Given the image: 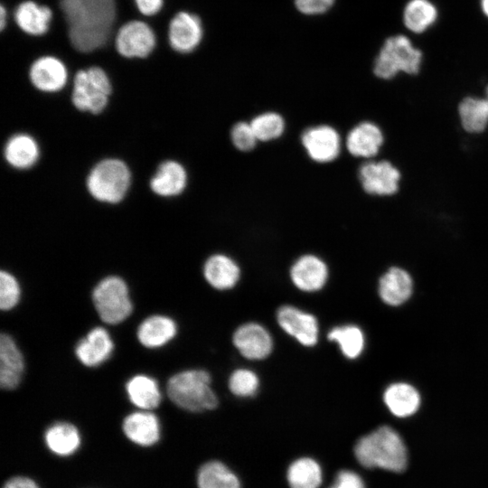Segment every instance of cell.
Returning <instances> with one entry per match:
<instances>
[{
	"label": "cell",
	"mask_w": 488,
	"mask_h": 488,
	"mask_svg": "<svg viewBox=\"0 0 488 488\" xmlns=\"http://www.w3.org/2000/svg\"><path fill=\"white\" fill-rule=\"evenodd\" d=\"M69 45L88 55L107 48L118 21L117 0H57Z\"/></svg>",
	"instance_id": "obj_1"
},
{
	"label": "cell",
	"mask_w": 488,
	"mask_h": 488,
	"mask_svg": "<svg viewBox=\"0 0 488 488\" xmlns=\"http://www.w3.org/2000/svg\"><path fill=\"white\" fill-rule=\"evenodd\" d=\"M354 454L358 462L367 468L400 473L408 464L407 448L401 436L388 426L361 437L354 446Z\"/></svg>",
	"instance_id": "obj_2"
},
{
	"label": "cell",
	"mask_w": 488,
	"mask_h": 488,
	"mask_svg": "<svg viewBox=\"0 0 488 488\" xmlns=\"http://www.w3.org/2000/svg\"><path fill=\"white\" fill-rule=\"evenodd\" d=\"M167 394L176 406L192 412L211 410L218 405L211 388V375L204 370H187L173 375L167 383Z\"/></svg>",
	"instance_id": "obj_3"
},
{
	"label": "cell",
	"mask_w": 488,
	"mask_h": 488,
	"mask_svg": "<svg viewBox=\"0 0 488 488\" xmlns=\"http://www.w3.org/2000/svg\"><path fill=\"white\" fill-rule=\"evenodd\" d=\"M131 173L126 163L116 158L99 162L87 177V189L97 201L117 203L126 196Z\"/></svg>",
	"instance_id": "obj_4"
},
{
	"label": "cell",
	"mask_w": 488,
	"mask_h": 488,
	"mask_svg": "<svg viewBox=\"0 0 488 488\" xmlns=\"http://www.w3.org/2000/svg\"><path fill=\"white\" fill-rule=\"evenodd\" d=\"M112 84L108 72L100 66L80 69L73 76L71 101L80 111L99 114L108 104Z\"/></svg>",
	"instance_id": "obj_5"
},
{
	"label": "cell",
	"mask_w": 488,
	"mask_h": 488,
	"mask_svg": "<svg viewBox=\"0 0 488 488\" xmlns=\"http://www.w3.org/2000/svg\"><path fill=\"white\" fill-rule=\"evenodd\" d=\"M422 61V52L405 35L390 36L384 42L374 65V74L389 80L399 72L417 74Z\"/></svg>",
	"instance_id": "obj_6"
},
{
	"label": "cell",
	"mask_w": 488,
	"mask_h": 488,
	"mask_svg": "<svg viewBox=\"0 0 488 488\" xmlns=\"http://www.w3.org/2000/svg\"><path fill=\"white\" fill-rule=\"evenodd\" d=\"M92 299L99 316L106 324H119L133 310L128 287L119 277L110 276L102 279L95 286Z\"/></svg>",
	"instance_id": "obj_7"
},
{
	"label": "cell",
	"mask_w": 488,
	"mask_h": 488,
	"mask_svg": "<svg viewBox=\"0 0 488 488\" xmlns=\"http://www.w3.org/2000/svg\"><path fill=\"white\" fill-rule=\"evenodd\" d=\"M156 45V33L152 26L138 19L122 23L114 36L115 51L127 60L146 59L154 52Z\"/></svg>",
	"instance_id": "obj_8"
},
{
	"label": "cell",
	"mask_w": 488,
	"mask_h": 488,
	"mask_svg": "<svg viewBox=\"0 0 488 488\" xmlns=\"http://www.w3.org/2000/svg\"><path fill=\"white\" fill-rule=\"evenodd\" d=\"M203 27L201 18L187 11H179L170 19L167 26V42L177 53L192 52L201 43Z\"/></svg>",
	"instance_id": "obj_9"
},
{
	"label": "cell",
	"mask_w": 488,
	"mask_h": 488,
	"mask_svg": "<svg viewBox=\"0 0 488 488\" xmlns=\"http://www.w3.org/2000/svg\"><path fill=\"white\" fill-rule=\"evenodd\" d=\"M68 77L66 64L54 55L39 56L32 61L28 70L32 85L45 93L61 90L67 84Z\"/></svg>",
	"instance_id": "obj_10"
},
{
	"label": "cell",
	"mask_w": 488,
	"mask_h": 488,
	"mask_svg": "<svg viewBox=\"0 0 488 488\" xmlns=\"http://www.w3.org/2000/svg\"><path fill=\"white\" fill-rule=\"evenodd\" d=\"M301 140L309 157L317 163L332 162L339 155L340 136L330 126L309 127L304 131Z\"/></svg>",
	"instance_id": "obj_11"
},
{
	"label": "cell",
	"mask_w": 488,
	"mask_h": 488,
	"mask_svg": "<svg viewBox=\"0 0 488 488\" xmlns=\"http://www.w3.org/2000/svg\"><path fill=\"white\" fill-rule=\"evenodd\" d=\"M359 178L367 193L391 195L398 191L400 173L388 161L370 162L361 165Z\"/></svg>",
	"instance_id": "obj_12"
},
{
	"label": "cell",
	"mask_w": 488,
	"mask_h": 488,
	"mask_svg": "<svg viewBox=\"0 0 488 488\" xmlns=\"http://www.w3.org/2000/svg\"><path fill=\"white\" fill-rule=\"evenodd\" d=\"M279 326L302 345L314 346L318 340L316 318L292 305H283L277 313Z\"/></svg>",
	"instance_id": "obj_13"
},
{
	"label": "cell",
	"mask_w": 488,
	"mask_h": 488,
	"mask_svg": "<svg viewBox=\"0 0 488 488\" xmlns=\"http://www.w3.org/2000/svg\"><path fill=\"white\" fill-rule=\"evenodd\" d=\"M54 13L48 5L34 0L18 3L13 12V19L18 29L32 37H42L51 28Z\"/></svg>",
	"instance_id": "obj_14"
},
{
	"label": "cell",
	"mask_w": 488,
	"mask_h": 488,
	"mask_svg": "<svg viewBox=\"0 0 488 488\" xmlns=\"http://www.w3.org/2000/svg\"><path fill=\"white\" fill-rule=\"evenodd\" d=\"M233 343L239 352L249 360L265 359L273 349V341L269 333L256 323L240 325L234 332Z\"/></svg>",
	"instance_id": "obj_15"
},
{
	"label": "cell",
	"mask_w": 488,
	"mask_h": 488,
	"mask_svg": "<svg viewBox=\"0 0 488 488\" xmlns=\"http://www.w3.org/2000/svg\"><path fill=\"white\" fill-rule=\"evenodd\" d=\"M294 285L305 292H314L321 289L326 283L328 268L326 264L318 257L311 254L300 257L290 270Z\"/></svg>",
	"instance_id": "obj_16"
},
{
	"label": "cell",
	"mask_w": 488,
	"mask_h": 488,
	"mask_svg": "<svg viewBox=\"0 0 488 488\" xmlns=\"http://www.w3.org/2000/svg\"><path fill=\"white\" fill-rule=\"evenodd\" d=\"M114 349L109 333L102 327L90 330L75 348L79 361L88 367H95L108 359Z\"/></svg>",
	"instance_id": "obj_17"
},
{
	"label": "cell",
	"mask_w": 488,
	"mask_h": 488,
	"mask_svg": "<svg viewBox=\"0 0 488 488\" xmlns=\"http://www.w3.org/2000/svg\"><path fill=\"white\" fill-rule=\"evenodd\" d=\"M24 361L14 339L3 333L0 336V386L6 390L14 389L20 383Z\"/></svg>",
	"instance_id": "obj_18"
},
{
	"label": "cell",
	"mask_w": 488,
	"mask_h": 488,
	"mask_svg": "<svg viewBox=\"0 0 488 488\" xmlns=\"http://www.w3.org/2000/svg\"><path fill=\"white\" fill-rule=\"evenodd\" d=\"M123 431L129 440L142 446H150L160 438V424L150 411H136L123 421Z\"/></svg>",
	"instance_id": "obj_19"
},
{
	"label": "cell",
	"mask_w": 488,
	"mask_h": 488,
	"mask_svg": "<svg viewBox=\"0 0 488 488\" xmlns=\"http://www.w3.org/2000/svg\"><path fill=\"white\" fill-rule=\"evenodd\" d=\"M187 173L178 162L162 163L150 180V188L157 195L172 197L180 194L186 187Z\"/></svg>",
	"instance_id": "obj_20"
},
{
	"label": "cell",
	"mask_w": 488,
	"mask_h": 488,
	"mask_svg": "<svg viewBox=\"0 0 488 488\" xmlns=\"http://www.w3.org/2000/svg\"><path fill=\"white\" fill-rule=\"evenodd\" d=\"M382 143L380 129L371 122H362L354 127L346 139L348 151L352 155L366 158L377 155Z\"/></svg>",
	"instance_id": "obj_21"
},
{
	"label": "cell",
	"mask_w": 488,
	"mask_h": 488,
	"mask_svg": "<svg viewBox=\"0 0 488 488\" xmlns=\"http://www.w3.org/2000/svg\"><path fill=\"white\" fill-rule=\"evenodd\" d=\"M413 283L409 274L397 267H390L379 281V294L383 302L399 305L406 302L412 293Z\"/></svg>",
	"instance_id": "obj_22"
},
{
	"label": "cell",
	"mask_w": 488,
	"mask_h": 488,
	"mask_svg": "<svg viewBox=\"0 0 488 488\" xmlns=\"http://www.w3.org/2000/svg\"><path fill=\"white\" fill-rule=\"evenodd\" d=\"M203 275L212 287L224 290L233 287L238 283L240 270L237 263L230 257L215 254L206 260Z\"/></svg>",
	"instance_id": "obj_23"
},
{
	"label": "cell",
	"mask_w": 488,
	"mask_h": 488,
	"mask_svg": "<svg viewBox=\"0 0 488 488\" xmlns=\"http://www.w3.org/2000/svg\"><path fill=\"white\" fill-rule=\"evenodd\" d=\"M177 333L175 322L168 316L152 315L145 319L137 329V338L147 348H158L170 342Z\"/></svg>",
	"instance_id": "obj_24"
},
{
	"label": "cell",
	"mask_w": 488,
	"mask_h": 488,
	"mask_svg": "<svg viewBox=\"0 0 488 488\" xmlns=\"http://www.w3.org/2000/svg\"><path fill=\"white\" fill-rule=\"evenodd\" d=\"M40 150L36 140L27 134H16L6 142L4 155L6 162L16 169H28L39 158Z\"/></svg>",
	"instance_id": "obj_25"
},
{
	"label": "cell",
	"mask_w": 488,
	"mask_h": 488,
	"mask_svg": "<svg viewBox=\"0 0 488 488\" xmlns=\"http://www.w3.org/2000/svg\"><path fill=\"white\" fill-rule=\"evenodd\" d=\"M383 399L390 412L399 418L411 416L420 404L419 393L408 383L391 384L386 389Z\"/></svg>",
	"instance_id": "obj_26"
},
{
	"label": "cell",
	"mask_w": 488,
	"mask_h": 488,
	"mask_svg": "<svg viewBox=\"0 0 488 488\" xmlns=\"http://www.w3.org/2000/svg\"><path fill=\"white\" fill-rule=\"evenodd\" d=\"M129 400L137 408L150 410L157 408L162 395L157 382L147 375H136L126 384Z\"/></svg>",
	"instance_id": "obj_27"
},
{
	"label": "cell",
	"mask_w": 488,
	"mask_h": 488,
	"mask_svg": "<svg viewBox=\"0 0 488 488\" xmlns=\"http://www.w3.org/2000/svg\"><path fill=\"white\" fill-rule=\"evenodd\" d=\"M47 447L55 455H70L80 445V436L75 426L68 422L52 425L44 435Z\"/></svg>",
	"instance_id": "obj_28"
},
{
	"label": "cell",
	"mask_w": 488,
	"mask_h": 488,
	"mask_svg": "<svg viewBox=\"0 0 488 488\" xmlns=\"http://www.w3.org/2000/svg\"><path fill=\"white\" fill-rule=\"evenodd\" d=\"M437 10L429 0H409L403 12L405 26L412 33H421L436 20Z\"/></svg>",
	"instance_id": "obj_29"
},
{
	"label": "cell",
	"mask_w": 488,
	"mask_h": 488,
	"mask_svg": "<svg viewBox=\"0 0 488 488\" xmlns=\"http://www.w3.org/2000/svg\"><path fill=\"white\" fill-rule=\"evenodd\" d=\"M463 127L469 133L483 132L488 124V104L485 99L467 97L458 107Z\"/></svg>",
	"instance_id": "obj_30"
},
{
	"label": "cell",
	"mask_w": 488,
	"mask_h": 488,
	"mask_svg": "<svg viewBox=\"0 0 488 488\" xmlns=\"http://www.w3.org/2000/svg\"><path fill=\"white\" fill-rule=\"evenodd\" d=\"M199 488H240L238 477L221 462L211 461L198 472Z\"/></svg>",
	"instance_id": "obj_31"
},
{
	"label": "cell",
	"mask_w": 488,
	"mask_h": 488,
	"mask_svg": "<svg viewBox=\"0 0 488 488\" xmlns=\"http://www.w3.org/2000/svg\"><path fill=\"white\" fill-rule=\"evenodd\" d=\"M287 480L291 488H318L322 483L321 467L312 458L297 459L288 468Z\"/></svg>",
	"instance_id": "obj_32"
},
{
	"label": "cell",
	"mask_w": 488,
	"mask_h": 488,
	"mask_svg": "<svg viewBox=\"0 0 488 488\" xmlns=\"http://www.w3.org/2000/svg\"><path fill=\"white\" fill-rule=\"evenodd\" d=\"M328 340L336 342L343 354L349 359L357 358L364 347V335L356 325L348 324L333 328L328 333Z\"/></svg>",
	"instance_id": "obj_33"
},
{
	"label": "cell",
	"mask_w": 488,
	"mask_h": 488,
	"mask_svg": "<svg viewBox=\"0 0 488 488\" xmlns=\"http://www.w3.org/2000/svg\"><path fill=\"white\" fill-rule=\"evenodd\" d=\"M258 140L270 141L279 137L285 129L283 117L275 112H266L249 122Z\"/></svg>",
	"instance_id": "obj_34"
},
{
	"label": "cell",
	"mask_w": 488,
	"mask_h": 488,
	"mask_svg": "<svg viewBox=\"0 0 488 488\" xmlns=\"http://www.w3.org/2000/svg\"><path fill=\"white\" fill-rule=\"evenodd\" d=\"M259 385V380L255 372L247 369H238L229 379V389L236 396H253Z\"/></svg>",
	"instance_id": "obj_35"
},
{
	"label": "cell",
	"mask_w": 488,
	"mask_h": 488,
	"mask_svg": "<svg viewBox=\"0 0 488 488\" xmlns=\"http://www.w3.org/2000/svg\"><path fill=\"white\" fill-rule=\"evenodd\" d=\"M21 296L20 286L16 278L7 271L0 273V307L10 310L14 307Z\"/></svg>",
	"instance_id": "obj_36"
},
{
	"label": "cell",
	"mask_w": 488,
	"mask_h": 488,
	"mask_svg": "<svg viewBox=\"0 0 488 488\" xmlns=\"http://www.w3.org/2000/svg\"><path fill=\"white\" fill-rule=\"evenodd\" d=\"M230 136L234 146L243 152L252 150L258 141L250 123L247 122L236 123L231 129Z\"/></svg>",
	"instance_id": "obj_37"
},
{
	"label": "cell",
	"mask_w": 488,
	"mask_h": 488,
	"mask_svg": "<svg viewBox=\"0 0 488 488\" xmlns=\"http://www.w3.org/2000/svg\"><path fill=\"white\" fill-rule=\"evenodd\" d=\"M296 8L305 14H318L326 12L334 0H296Z\"/></svg>",
	"instance_id": "obj_38"
},
{
	"label": "cell",
	"mask_w": 488,
	"mask_h": 488,
	"mask_svg": "<svg viewBox=\"0 0 488 488\" xmlns=\"http://www.w3.org/2000/svg\"><path fill=\"white\" fill-rule=\"evenodd\" d=\"M330 488H365L361 476L354 472L344 470L338 473Z\"/></svg>",
	"instance_id": "obj_39"
},
{
	"label": "cell",
	"mask_w": 488,
	"mask_h": 488,
	"mask_svg": "<svg viewBox=\"0 0 488 488\" xmlns=\"http://www.w3.org/2000/svg\"><path fill=\"white\" fill-rule=\"evenodd\" d=\"M136 8L143 16H154L159 14L164 5V0H133Z\"/></svg>",
	"instance_id": "obj_40"
},
{
	"label": "cell",
	"mask_w": 488,
	"mask_h": 488,
	"mask_svg": "<svg viewBox=\"0 0 488 488\" xmlns=\"http://www.w3.org/2000/svg\"><path fill=\"white\" fill-rule=\"evenodd\" d=\"M3 488H39V486L30 478L16 476L9 479Z\"/></svg>",
	"instance_id": "obj_41"
},
{
	"label": "cell",
	"mask_w": 488,
	"mask_h": 488,
	"mask_svg": "<svg viewBox=\"0 0 488 488\" xmlns=\"http://www.w3.org/2000/svg\"><path fill=\"white\" fill-rule=\"evenodd\" d=\"M9 23V15L6 7L0 5V32L2 33L7 27Z\"/></svg>",
	"instance_id": "obj_42"
},
{
	"label": "cell",
	"mask_w": 488,
	"mask_h": 488,
	"mask_svg": "<svg viewBox=\"0 0 488 488\" xmlns=\"http://www.w3.org/2000/svg\"><path fill=\"white\" fill-rule=\"evenodd\" d=\"M481 8L485 16L488 17V0H481Z\"/></svg>",
	"instance_id": "obj_43"
},
{
	"label": "cell",
	"mask_w": 488,
	"mask_h": 488,
	"mask_svg": "<svg viewBox=\"0 0 488 488\" xmlns=\"http://www.w3.org/2000/svg\"><path fill=\"white\" fill-rule=\"evenodd\" d=\"M484 99H485V100H486V102L488 104V85H487L486 89H485V98Z\"/></svg>",
	"instance_id": "obj_44"
}]
</instances>
